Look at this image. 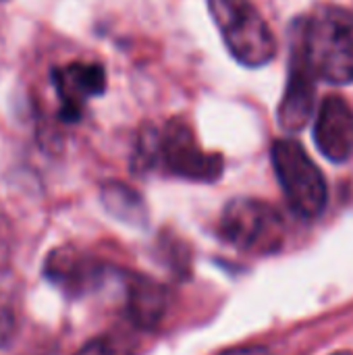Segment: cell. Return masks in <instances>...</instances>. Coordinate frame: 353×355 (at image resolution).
<instances>
[{"mask_svg":"<svg viewBox=\"0 0 353 355\" xmlns=\"http://www.w3.org/2000/svg\"><path fill=\"white\" fill-rule=\"evenodd\" d=\"M293 31L316 77L347 85L353 83V12L337 4L316 6Z\"/></svg>","mask_w":353,"mask_h":355,"instance_id":"cell-1","label":"cell"},{"mask_svg":"<svg viewBox=\"0 0 353 355\" xmlns=\"http://www.w3.org/2000/svg\"><path fill=\"white\" fill-rule=\"evenodd\" d=\"M208 10L237 62L262 67L277 56L275 33L250 0H208Z\"/></svg>","mask_w":353,"mask_h":355,"instance_id":"cell-2","label":"cell"},{"mask_svg":"<svg viewBox=\"0 0 353 355\" xmlns=\"http://www.w3.org/2000/svg\"><path fill=\"white\" fill-rule=\"evenodd\" d=\"M273 166L291 210L302 218H318L329 202L322 171L295 139H277L270 150Z\"/></svg>","mask_w":353,"mask_h":355,"instance_id":"cell-3","label":"cell"},{"mask_svg":"<svg viewBox=\"0 0 353 355\" xmlns=\"http://www.w3.org/2000/svg\"><path fill=\"white\" fill-rule=\"evenodd\" d=\"M221 235L243 252L275 254L283 248L285 223L275 206L254 198H235L223 210Z\"/></svg>","mask_w":353,"mask_h":355,"instance_id":"cell-4","label":"cell"},{"mask_svg":"<svg viewBox=\"0 0 353 355\" xmlns=\"http://www.w3.org/2000/svg\"><path fill=\"white\" fill-rule=\"evenodd\" d=\"M160 166L181 179L212 183L223 175V156L204 152L189 125L173 119L160 131Z\"/></svg>","mask_w":353,"mask_h":355,"instance_id":"cell-5","label":"cell"},{"mask_svg":"<svg viewBox=\"0 0 353 355\" xmlns=\"http://www.w3.org/2000/svg\"><path fill=\"white\" fill-rule=\"evenodd\" d=\"M316 79L300 37L293 33L287 87L279 104V127L285 133H298L310 123L316 108Z\"/></svg>","mask_w":353,"mask_h":355,"instance_id":"cell-6","label":"cell"},{"mask_svg":"<svg viewBox=\"0 0 353 355\" xmlns=\"http://www.w3.org/2000/svg\"><path fill=\"white\" fill-rule=\"evenodd\" d=\"M50 77L60 100L58 119L62 123L81 121L87 100L106 92V71L98 62H69L56 67Z\"/></svg>","mask_w":353,"mask_h":355,"instance_id":"cell-7","label":"cell"},{"mask_svg":"<svg viewBox=\"0 0 353 355\" xmlns=\"http://www.w3.org/2000/svg\"><path fill=\"white\" fill-rule=\"evenodd\" d=\"M314 141L325 158L343 164L353 158V108L341 96H327L314 123Z\"/></svg>","mask_w":353,"mask_h":355,"instance_id":"cell-8","label":"cell"},{"mask_svg":"<svg viewBox=\"0 0 353 355\" xmlns=\"http://www.w3.org/2000/svg\"><path fill=\"white\" fill-rule=\"evenodd\" d=\"M104 275V266L75 248H56L44 262V277L71 297L94 291Z\"/></svg>","mask_w":353,"mask_h":355,"instance_id":"cell-9","label":"cell"},{"mask_svg":"<svg viewBox=\"0 0 353 355\" xmlns=\"http://www.w3.org/2000/svg\"><path fill=\"white\" fill-rule=\"evenodd\" d=\"M169 308L166 287L154 279L135 275L127 281V316L139 329H154Z\"/></svg>","mask_w":353,"mask_h":355,"instance_id":"cell-10","label":"cell"},{"mask_svg":"<svg viewBox=\"0 0 353 355\" xmlns=\"http://www.w3.org/2000/svg\"><path fill=\"white\" fill-rule=\"evenodd\" d=\"M100 200L106 212L129 225V227H146L148 225V206L144 198L129 185L121 181H108L100 189Z\"/></svg>","mask_w":353,"mask_h":355,"instance_id":"cell-11","label":"cell"},{"mask_svg":"<svg viewBox=\"0 0 353 355\" xmlns=\"http://www.w3.org/2000/svg\"><path fill=\"white\" fill-rule=\"evenodd\" d=\"M131 166L135 173H146V171H154L160 166V131L154 125L141 127Z\"/></svg>","mask_w":353,"mask_h":355,"instance_id":"cell-12","label":"cell"},{"mask_svg":"<svg viewBox=\"0 0 353 355\" xmlns=\"http://www.w3.org/2000/svg\"><path fill=\"white\" fill-rule=\"evenodd\" d=\"M75 355H133V347L117 335H102L87 341Z\"/></svg>","mask_w":353,"mask_h":355,"instance_id":"cell-13","label":"cell"},{"mask_svg":"<svg viewBox=\"0 0 353 355\" xmlns=\"http://www.w3.org/2000/svg\"><path fill=\"white\" fill-rule=\"evenodd\" d=\"M15 329H17V324H15V314H12L8 308L0 306V349L6 347V345L10 343V339H12V335H15Z\"/></svg>","mask_w":353,"mask_h":355,"instance_id":"cell-14","label":"cell"},{"mask_svg":"<svg viewBox=\"0 0 353 355\" xmlns=\"http://www.w3.org/2000/svg\"><path fill=\"white\" fill-rule=\"evenodd\" d=\"M221 355H270V349L264 345H243V347H235Z\"/></svg>","mask_w":353,"mask_h":355,"instance_id":"cell-15","label":"cell"},{"mask_svg":"<svg viewBox=\"0 0 353 355\" xmlns=\"http://www.w3.org/2000/svg\"><path fill=\"white\" fill-rule=\"evenodd\" d=\"M6 262H8V248H6V243L0 239V270L6 268Z\"/></svg>","mask_w":353,"mask_h":355,"instance_id":"cell-16","label":"cell"},{"mask_svg":"<svg viewBox=\"0 0 353 355\" xmlns=\"http://www.w3.org/2000/svg\"><path fill=\"white\" fill-rule=\"evenodd\" d=\"M333 355H353L352 352H337V354H333Z\"/></svg>","mask_w":353,"mask_h":355,"instance_id":"cell-17","label":"cell"}]
</instances>
